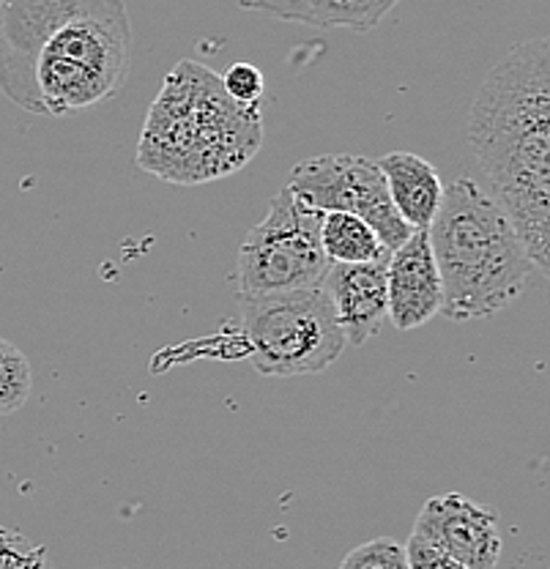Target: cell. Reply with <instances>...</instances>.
<instances>
[{"label":"cell","instance_id":"cell-1","mask_svg":"<svg viewBox=\"0 0 550 569\" xmlns=\"http://www.w3.org/2000/svg\"><path fill=\"white\" fill-rule=\"evenodd\" d=\"M132 63L123 0H6L0 91L33 116H77L121 91Z\"/></svg>","mask_w":550,"mask_h":569},{"label":"cell","instance_id":"cell-2","mask_svg":"<svg viewBox=\"0 0 550 569\" xmlns=\"http://www.w3.org/2000/svg\"><path fill=\"white\" fill-rule=\"evenodd\" d=\"M469 148L537 271L550 266V41H518L471 104Z\"/></svg>","mask_w":550,"mask_h":569},{"label":"cell","instance_id":"cell-3","mask_svg":"<svg viewBox=\"0 0 550 569\" xmlns=\"http://www.w3.org/2000/svg\"><path fill=\"white\" fill-rule=\"evenodd\" d=\"M260 146V107L233 102L217 71L183 58L148 107L134 164L168 183L198 187L250 164Z\"/></svg>","mask_w":550,"mask_h":569},{"label":"cell","instance_id":"cell-4","mask_svg":"<svg viewBox=\"0 0 550 569\" xmlns=\"http://www.w3.org/2000/svg\"><path fill=\"white\" fill-rule=\"evenodd\" d=\"M449 320L490 318L510 307L537 271L504 209L471 176L443 187L428 228Z\"/></svg>","mask_w":550,"mask_h":569},{"label":"cell","instance_id":"cell-5","mask_svg":"<svg viewBox=\"0 0 550 569\" xmlns=\"http://www.w3.org/2000/svg\"><path fill=\"white\" fill-rule=\"evenodd\" d=\"M252 367L266 378L318 376L348 348L323 284L239 293Z\"/></svg>","mask_w":550,"mask_h":569},{"label":"cell","instance_id":"cell-6","mask_svg":"<svg viewBox=\"0 0 550 569\" xmlns=\"http://www.w3.org/2000/svg\"><path fill=\"white\" fill-rule=\"evenodd\" d=\"M321 211L282 187L271 198L266 217L241 241L239 293L321 284L331 266L321 247Z\"/></svg>","mask_w":550,"mask_h":569},{"label":"cell","instance_id":"cell-7","mask_svg":"<svg viewBox=\"0 0 550 569\" xmlns=\"http://www.w3.org/2000/svg\"><path fill=\"white\" fill-rule=\"evenodd\" d=\"M288 189L301 203L321 213L346 211L364 219L389 252L403 247L413 233L394 211L378 162L359 153H321L304 159L293 168Z\"/></svg>","mask_w":550,"mask_h":569},{"label":"cell","instance_id":"cell-8","mask_svg":"<svg viewBox=\"0 0 550 569\" xmlns=\"http://www.w3.org/2000/svg\"><path fill=\"white\" fill-rule=\"evenodd\" d=\"M413 537L436 545L469 569H496L501 559L499 520L463 493H441L424 501Z\"/></svg>","mask_w":550,"mask_h":569},{"label":"cell","instance_id":"cell-9","mask_svg":"<svg viewBox=\"0 0 550 569\" xmlns=\"http://www.w3.org/2000/svg\"><path fill=\"white\" fill-rule=\"evenodd\" d=\"M387 305V316L400 331L419 329L441 312L443 290L428 230H413L403 247L389 252Z\"/></svg>","mask_w":550,"mask_h":569},{"label":"cell","instance_id":"cell-10","mask_svg":"<svg viewBox=\"0 0 550 569\" xmlns=\"http://www.w3.org/2000/svg\"><path fill=\"white\" fill-rule=\"evenodd\" d=\"M387 258H378L372 263H331L323 277L321 284L329 293L348 346H364L370 337L381 331L389 310Z\"/></svg>","mask_w":550,"mask_h":569},{"label":"cell","instance_id":"cell-11","mask_svg":"<svg viewBox=\"0 0 550 569\" xmlns=\"http://www.w3.org/2000/svg\"><path fill=\"white\" fill-rule=\"evenodd\" d=\"M394 211L411 230H428L441 209L443 183L439 170L411 151H389L378 162Z\"/></svg>","mask_w":550,"mask_h":569},{"label":"cell","instance_id":"cell-12","mask_svg":"<svg viewBox=\"0 0 550 569\" xmlns=\"http://www.w3.org/2000/svg\"><path fill=\"white\" fill-rule=\"evenodd\" d=\"M400 0H239L241 9L266 11L288 22L316 28L372 31Z\"/></svg>","mask_w":550,"mask_h":569},{"label":"cell","instance_id":"cell-13","mask_svg":"<svg viewBox=\"0 0 550 569\" xmlns=\"http://www.w3.org/2000/svg\"><path fill=\"white\" fill-rule=\"evenodd\" d=\"M321 247L329 263H372L387 258L389 249L381 244L376 230L364 219L346 211H327L321 217Z\"/></svg>","mask_w":550,"mask_h":569},{"label":"cell","instance_id":"cell-14","mask_svg":"<svg viewBox=\"0 0 550 569\" xmlns=\"http://www.w3.org/2000/svg\"><path fill=\"white\" fill-rule=\"evenodd\" d=\"M31 361L14 342L0 337V417L26 406L28 397H31Z\"/></svg>","mask_w":550,"mask_h":569},{"label":"cell","instance_id":"cell-15","mask_svg":"<svg viewBox=\"0 0 550 569\" xmlns=\"http://www.w3.org/2000/svg\"><path fill=\"white\" fill-rule=\"evenodd\" d=\"M0 569H56L50 550L26 533L0 526Z\"/></svg>","mask_w":550,"mask_h":569},{"label":"cell","instance_id":"cell-16","mask_svg":"<svg viewBox=\"0 0 550 569\" xmlns=\"http://www.w3.org/2000/svg\"><path fill=\"white\" fill-rule=\"evenodd\" d=\"M337 569H408L406 545L392 537H376L353 548Z\"/></svg>","mask_w":550,"mask_h":569},{"label":"cell","instance_id":"cell-17","mask_svg":"<svg viewBox=\"0 0 550 569\" xmlns=\"http://www.w3.org/2000/svg\"><path fill=\"white\" fill-rule=\"evenodd\" d=\"M220 80H222L224 93H228L233 102L247 104V107H260V102H263L266 77L263 71L252 67V63H244V61L233 63V67H228L224 74H220Z\"/></svg>","mask_w":550,"mask_h":569},{"label":"cell","instance_id":"cell-18","mask_svg":"<svg viewBox=\"0 0 550 569\" xmlns=\"http://www.w3.org/2000/svg\"><path fill=\"white\" fill-rule=\"evenodd\" d=\"M406 561L408 569H469L460 561H454L452 556H447L436 545L424 542V539L413 537L406 542Z\"/></svg>","mask_w":550,"mask_h":569},{"label":"cell","instance_id":"cell-19","mask_svg":"<svg viewBox=\"0 0 550 569\" xmlns=\"http://www.w3.org/2000/svg\"><path fill=\"white\" fill-rule=\"evenodd\" d=\"M6 3V0H0V6H3Z\"/></svg>","mask_w":550,"mask_h":569}]
</instances>
